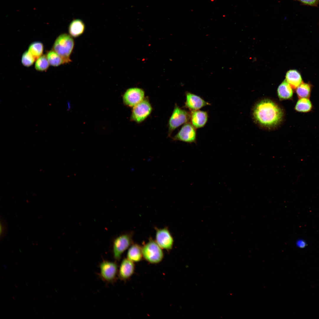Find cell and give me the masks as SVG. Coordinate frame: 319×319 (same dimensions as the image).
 <instances>
[{
    "label": "cell",
    "instance_id": "18",
    "mask_svg": "<svg viewBox=\"0 0 319 319\" xmlns=\"http://www.w3.org/2000/svg\"><path fill=\"white\" fill-rule=\"evenodd\" d=\"M313 108L312 103L309 98H300L296 103L294 109L297 112L306 113L311 111Z\"/></svg>",
    "mask_w": 319,
    "mask_h": 319
},
{
    "label": "cell",
    "instance_id": "4",
    "mask_svg": "<svg viewBox=\"0 0 319 319\" xmlns=\"http://www.w3.org/2000/svg\"><path fill=\"white\" fill-rule=\"evenodd\" d=\"M190 119V114L188 112L176 104L168 121V136H170L177 128L188 122Z\"/></svg>",
    "mask_w": 319,
    "mask_h": 319
},
{
    "label": "cell",
    "instance_id": "8",
    "mask_svg": "<svg viewBox=\"0 0 319 319\" xmlns=\"http://www.w3.org/2000/svg\"><path fill=\"white\" fill-rule=\"evenodd\" d=\"M196 128L190 123H186L182 126L178 133L173 138L174 141H180L187 143H196Z\"/></svg>",
    "mask_w": 319,
    "mask_h": 319
},
{
    "label": "cell",
    "instance_id": "2",
    "mask_svg": "<svg viewBox=\"0 0 319 319\" xmlns=\"http://www.w3.org/2000/svg\"><path fill=\"white\" fill-rule=\"evenodd\" d=\"M74 45V41L71 36L66 33L59 35L56 40L53 50L64 60L65 63L71 61L70 56Z\"/></svg>",
    "mask_w": 319,
    "mask_h": 319
},
{
    "label": "cell",
    "instance_id": "9",
    "mask_svg": "<svg viewBox=\"0 0 319 319\" xmlns=\"http://www.w3.org/2000/svg\"><path fill=\"white\" fill-rule=\"evenodd\" d=\"M144 91L141 88H129L123 95V103L128 106L133 107L144 99Z\"/></svg>",
    "mask_w": 319,
    "mask_h": 319
},
{
    "label": "cell",
    "instance_id": "25",
    "mask_svg": "<svg viewBox=\"0 0 319 319\" xmlns=\"http://www.w3.org/2000/svg\"><path fill=\"white\" fill-rule=\"evenodd\" d=\"M302 3L311 6H314L317 4V0H298Z\"/></svg>",
    "mask_w": 319,
    "mask_h": 319
},
{
    "label": "cell",
    "instance_id": "16",
    "mask_svg": "<svg viewBox=\"0 0 319 319\" xmlns=\"http://www.w3.org/2000/svg\"><path fill=\"white\" fill-rule=\"evenodd\" d=\"M285 80L294 89H296L303 82L300 74L294 69L290 70L287 72Z\"/></svg>",
    "mask_w": 319,
    "mask_h": 319
},
{
    "label": "cell",
    "instance_id": "11",
    "mask_svg": "<svg viewBox=\"0 0 319 319\" xmlns=\"http://www.w3.org/2000/svg\"><path fill=\"white\" fill-rule=\"evenodd\" d=\"M135 270L134 263L127 258L121 261L118 270V276L120 280L126 281L130 279Z\"/></svg>",
    "mask_w": 319,
    "mask_h": 319
},
{
    "label": "cell",
    "instance_id": "3",
    "mask_svg": "<svg viewBox=\"0 0 319 319\" xmlns=\"http://www.w3.org/2000/svg\"><path fill=\"white\" fill-rule=\"evenodd\" d=\"M142 251L143 258L151 264H158L164 258L162 249L152 238L142 247Z\"/></svg>",
    "mask_w": 319,
    "mask_h": 319
},
{
    "label": "cell",
    "instance_id": "24",
    "mask_svg": "<svg viewBox=\"0 0 319 319\" xmlns=\"http://www.w3.org/2000/svg\"><path fill=\"white\" fill-rule=\"evenodd\" d=\"M296 245L298 248H305L307 245L306 242L302 239L297 240L296 242Z\"/></svg>",
    "mask_w": 319,
    "mask_h": 319
},
{
    "label": "cell",
    "instance_id": "12",
    "mask_svg": "<svg viewBox=\"0 0 319 319\" xmlns=\"http://www.w3.org/2000/svg\"><path fill=\"white\" fill-rule=\"evenodd\" d=\"M186 100L185 107L191 111L198 110L210 104L200 96L189 92H186Z\"/></svg>",
    "mask_w": 319,
    "mask_h": 319
},
{
    "label": "cell",
    "instance_id": "19",
    "mask_svg": "<svg viewBox=\"0 0 319 319\" xmlns=\"http://www.w3.org/2000/svg\"><path fill=\"white\" fill-rule=\"evenodd\" d=\"M296 89L297 95L299 98H309L311 90V87L309 84L302 82Z\"/></svg>",
    "mask_w": 319,
    "mask_h": 319
},
{
    "label": "cell",
    "instance_id": "5",
    "mask_svg": "<svg viewBox=\"0 0 319 319\" xmlns=\"http://www.w3.org/2000/svg\"><path fill=\"white\" fill-rule=\"evenodd\" d=\"M99 268V276L102 281L107 283H112L115 281L118 270L116 262L103 261L100 264Z\"/></svg>",
    "mask_w": 319,
    "mask_h": 319
},
{
    "label": "cell",
    "instance_id": "20",
    "mask_svg": "<svg viewBox=\"0 0 319 319\" xmlns=\"http://www.w3.org/2000/svg\"><path fill=\"white\" fill-rule=\"evenodd\" d=\"M46 56L49 64L53 66H57L65 63L62 58L53 50L48 52Z\"/></svg>",
    "mask_w": 319,
    "mask_h": 319
},
{
    "label": "cell",
    "instance_id": "13",
    "mask_svg": "<svg viewBox=\"0 0 319 319\" xmlns=\"http://www.w3.org/2000/svg\"><path fill=\"white\" fill-rule=\"evenodd\" d=\"M208 115L206 111L196 110L191 111L190 120L191 124L196 128L203 127L208 120Z\"/></svg>",
    "mask_w": 319,
    "mask_h": 319
},
{
    "label": "cell",
    "instance_id": "6",
    "mask_svg": "<svg viewBox=\"0 0 319 319\" xmlns=\"http://www.w3.org/2000/svg\"><path fill=\"white\" fill-rule=\"evenodd\" d=\"M133 244L132 233L123 234L117 237L113 245V255L115 260H120L123 253Z\"/></svg>",
    "mask_w": 319,
    "mask_h": 319
},
{
    "label": "cell",
    "instance_id": "23",
    "mask_svg": "<svg viewBox=\"0 0 319 319\" xmlns=\"http://www.w3.org/2000/svg\"><path fill=\"white\" fill-rule=\"evenodd\" d=\"M35 59L31 54L28 51L25 52L22 58V62L24 66L29 67L34 63Z\"/></svg>",
    "mask_w": 319,
    "mask_h": 319
},
{
    "label": "cell",
    "instance_id": "22",
    "mask_svg": "<svg viewBox=\"0 0 319 319\" xmlns=\"http://www.w3.org/2000/svg\"><path fill=\"white\" fill-rule=\"evenodd\" d=\"M49 64L46 56L42 55L37 59L35 64V68L39 71H45L48 68Z\"/></svg>",
    "mask_w": 319,
    "mask_h": 319
},
{
    "label": "cell",
    "instance_id": "17",
    "mask_svg": "<svg viewBox=\"0 0 319 319\" xmlns=\"http://www.w3.org/2000/svg\"><path fill=\"white\" fill-rule=\"evenodd\" d=\"M277 93L279 98L281 100H287L291 99L293 95L292 88L285 80L279 86Z\"/></svg>",
    "mask_w": 319,
    "mask_h": 319
},
{
    "label": "cell",
    "instance_id": "10",
    "mask_svg": "<svg viewBox=\"0 0 319 319\" xmlns=\"http://www.w3.org/2000/svg\"><path fill=\"white\" fill-rule=\"evenodd\" d=\"M155 241L162 249L171 250L173 244V239L167 227L155 228Z\"/></svg>",
    "mask_w": 319,
    "mask_h": 319
},
{
    "label": "cell",
    "instance_id": "14",
    "mask_svg": "<svg viewBox=\"0 0 319 319\" xmlns=\"http://www.w3.org/2000/svg\"><path fill=\"white\" fill-rule=\"evenodd\" d=\"M85 29V25L84 22L81 19H73L69 25V32L70 35L72 37L77 38L82 35Z\"/></svg>",
    "mask_w": 319,
    "mask_h": 319
},
{
    "label": "cell",
    "instance_id": "1",
    "mask_svg": "<svg viewBox=\"0 0 319 319\" xmlns=\"http://www.w3.org/2000/svg\"><path fill=\"white\" fill-rule=\"evenodd\" d=\"M253 115L260 125L271 128L277 125L281 121L283 112L274 102L269 99H264L255 104L253 109Z\"/></svg>",
    "mask_w": 319,
    "mask_h": 319
},
{
    "label": "cell",
    "instance_id": "15",
    "mask_svg": "<svg viewBox=\"0 0 319 319\" xmlns=\"http://www.w3.org/2000/svg\"><path fill=\"white\" fill-rule=\"evenodd\" d=\"M127 258L134 263L141 261L143 258L142 247L137 244L133 243L128 250Z\"/></svg>",
    "mask_w": 319,
    "mask_h": 319
},
{
    "label": "cell",
    "instance_id": "7",
    "mask_svg": "<svg viewBox=\"0 0 319 319\" xmlns=\"http://www.w3.org/2000/svg\"><path fill=\"white\" fill-rule=\"evenodd\" d=\"M152 110V106L148 100L144 99L133 107L131 119L137 123H141L150 115Z\"/></svg>",
    "mask_w": 319,
    "mask_h": 319
},
{
    "label": "cell",
    "instance_id": "21",
    "mask_svg": "<svg viewBox=\"0 0 319 319\" xmlns=\"http://www.w3.org/2000/svg\"><path fill=\"white\" fill-rule=\"evenodd\" d=\"M43 49V45L42 43L39 42H35L30 45L28 51L36 60L42 55Z\"/></svg>",
    "mask_w": 319,
    "mask_h": 319
}]
</instances>
